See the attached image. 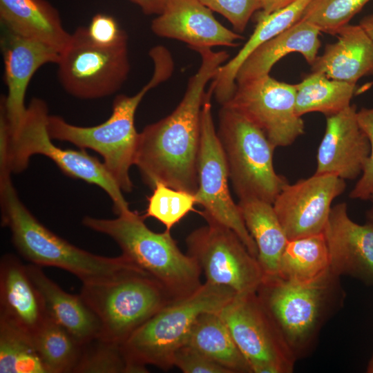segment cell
I'll list each match as a JSON object with an SVG mask.
<instances>
[{
  "instance_id": "8",
  "label": "cell",
  "mask_w": 373,
  "mask_h": 373,
  "mask_svg": "<svg viewBox=\"0 0 373 373\" xmlns=\"http://www.w3.org/2000/svg\"><path fill=\"white\" fill-rule=\"evenodd\" d=\"M82 284L79 294L100 322L99 337L119 344L173 303L162 285L142 269Z\"/></svg>"
},
{
  "instance_id": "41",
  "label": "cell",
  "mask_w": 373,
  "mask_h": 373,
  "mask_svg": "<svg viewBox=\"0 0 373 373\" xmlns=\"http://www.w3.org/2000/svg\"><path fill=\"white\" fill-rule=\"evenodd\" d=\"M359 25L373 40V13L363 17L359 22Z\"/></svg>"
},
{
  "instance_id": "14",
  "label": "cell",
  "mask_w": 373,
  "mask_h": 373,
  "mask_svg": "<svg viewBox=\"0 0 373 373\" xmlns=\"http://www.w3.org/2000/svg\"><path fill=\"white\" fill-rule=\"evenodd\" d=\"M296 84L269 75L236 84L227 106L259 128L276 148L287 146L305 133V123L296 113Z\"/></svg>"
},
{
  "instance_id": "34",
  "label": "cell",
  "mask_w": 373,
  "mask_h": 373,
  "mask_svg": "<svg viewBox=\"0 0 373 373\" xmlns=\"http://www.w3.org/2000/svg\"><path fill=\"white\" fill-rule=\"evenodd\" d=\"M370 0H312L301 19L320 32L336 35Z\"/></svg>"
},
{
  "instance_id": "38",
  "label": "cell",
  "mask_w": 373,
  "mask_h": 373,
  "mask_svg": "<svg viewBox=\"0 0 373 373\" xmlns=\"http://www.w3.org/2000/svg\"><path fill=\"white\" fill-rule=\"evenodd\" d=\"M87 31L93 41L101 46H112L128 38L117 21L111 16L97 14L91 19Z\"/></svg>"
},
{
  "instance_id": "35",
  "label": "cell",
  "mask_w": 373,
  "mask_h": 373,
  "mask_svg": "<svg viewBox=\"0 0 373 373\" xmlns=\"http://www.w3.org/2000/svg\"><path fill=\"white\" fill-rule=\"evenodd\" d=\"M211 10L225 17L234 30L242 32L252 15L261 9L260 0H198Z\"/></svg>"
},
{
  "instance_id": "39",
  "label": "cell",
  "mask_w": 373,
  "mask_h": 373,
  "mask_svg": "<svg viewBox=\"0 0 373 373\" xmlns=\"http://www.w3.org/2000/svg\"><path fill=\"white\" fill-rule=\"evenodd\" d=\"M137 4L146 15H160L167 0H130Z\"/></svg>"
},
{
  "instance_id": "27",
  "label": "cell",
  "mask_w": 373,
  "mask_h": 373,
  "mask_svg": "<svg viewBox=\"0 0 373 373\" xmlns=\"http://www.w3.org/2000/svg\"><path fill=\"white\" fill-rule=\"evenodd\" d=\"M186 345L198 350L229 373H252L249 363L219 312L201 314L192 327Z\"/></svg>"
},
{
  "instance_id": "7",
  "label": "cell",
  "mask_w": 373,
  "mask_h": 373,
  "mask_svg": "<svg viewBox=\"0 0 373 373\" xmlns=\"http://www.w3.org/2000/svg\"><path fill=\"white\" fill-rule=\"evenodd\" d=\"M49 116L46 102L33 97L21 122L10 133L9 164L11 172L23 171L32 155H42L50 159L68 176L103 189L111 198L116 215L131 211L123 191L103 162L88 155L85 150L64 149L52 142L48 130Z\"/></svg>"
},
{
  "instance_id": "36",
  "label": "cell",
  "mask_w": 373,
  "mask_h": 373,
  "mask_svg": "<svg viewBox=\"0 0 373 373\" xmlns=\"http://www.w3.org/2000/svg\"><path fill=\"white\" fill-rule=\"evenodd\" d=\"M358 122L366 134L370 144V155L360 178L350 193V198L369 200L373 191V107L357 111Z\"/></svg>"
},
{
  "instance_id": "16",
  "label": "cell",
  "mask_w": 373,
  "mask_h": 373,
  "mask_svg": "<svg viewBox=\"0 0 373 373\" xmlns=\"http://www.w3.org/2000/svg\"><path fill=\"white\" fill-rule=\"evenodd\" d=\"M1 49L4 62V80L8 88L3 96L6 117L12 133L27 109L25 97L29 82L43 65L57 64L60 53L52 47L2 27Z\"/></svg>"
},
{
  "instance_id": "21",
  "label": "cell",
  "mask_w": 373,
  "mask_h": 373,
  "mask_svg": "<svg viewBox=\"0 0 373 373\" xmlns=\"http://www.w3.org/2000/svg\"><path fill=\"white\" fill-rule=\"evenodd\" d=\"M336 36L337 41L327 44L317 56L311 65L312 72L351 84L373 75V40L363 28L348 23Z\"/></svg>"
},
{
  "instance_id": "29",
  "label": "cell",
  "mask_w": 373,
  "mask_h": 373,
  "mask_svg": "<svg viewBox=\"0 0 373 373\" xmlns=\"http://www.w3.org/2000/svg\"><path fill=\"white\" fill-rule=\"evenodd\" d=\"M296 113L303 115L319 112L326 117L339 113L350 105L357 91L356 84L332 79L312 73L296 84Z\"/></svg>"
},
{
  "instance_id": "1",
  "label": "cell",
  "mask_w": 373,
  "mask_h": 373,
  "mask_svg": "<svg viewBox=\"0 0 373 373\" xmlns=\"http://www.w3.org/2000/svg\"><path fill=\"white\" fill-rule=\"evenodd\" d=\"M201 57L198 71L189 79L175 109L139 133L135 164L143 182L153 189L162 182L195 194L201 139V112L208 82L229 57L224 50H194Z\"/></svg>"
},
{
  "instance_id": "43",
  "label": "cell",
  "mask_w": 373,
  "mask_h": 373,
  "mask_svg": "<svg viewBox=\"0 0 373 373\" xmlns=\"http://www.w3.org/2000/svg\"><path fill=\"white\" fill-rule=\"evenodd\" d=\"M367 373H373V354L368 363L367 371Z\"/></svg>"
},
{
  "instance_id": "11",
  "label": "cell",
  "mask_w": 373,
  "mask_h": 373,
  "mask_svg": "<svg viewBox=\"0 0 373 373\" xmlns=\"http://www.w3.org/2000/svg\"><path fill=\"white\" fill-rule=\"evenodd\" d=\"M219 314L252 373H291L296 358L256 292L236 294Z\"/></svg>"
},
{
  "instance_id": "20",
  "label": "cell",
  "mask_w": 373,
  "mask_h": 373,
  "mask_svg": "<svg viewBox=\"0 0 373 373\" xmlns=\"http://www.w3.org/2000/svg\"><path fill=\"white\" fill-rule=\"evenodd\" d=\"M44 299L26 265L15 256L0 261V319L32 336L48 318Z\"/></svg>"
},
{
  "instance_id": "42",
  "label": "cell",
  "mask_w": 373,
  "mask_h": 373,
  "mask_svg": "<svg viewBox=\"0 0 373 373\" xmlns=\"http://www.w3.org/2000/svg\"><path fill=\"white\" fill-rule=\"evenodd\" d=\"M369 200L372 202V206L366 213V218L367 222L373 225V191Z\"/></svg>"
},
{
  "instance_id": "2",
  "label": "cell",
  "mask_w": 373,
  "mask_h": 373,
  "mask_svg": "<svg viewBox=\"0 0 373 373\" xmlns=\"http://www.w3.org/2000/svg\"><path fill=\"white\" fill-rule=\"evenodd\" d=\"M154 72L149 82L135 95H117L110 117L93 126H79L58 115H50L48 130L52 140L68 142L81 149H91L103 158V163L123 192L133 190L131 167L135 164L139 133L135 126L137 108L149 90L168 79L174 63L166 52L151 56Z\"/></svg>"
},
{
  "instance_id": "28",
  "label": "cell",
  "mask_w": 373,
  "mask_h": 373,
  "mask_svg": "<svg viewBox=\"0 0 373 373\" xmlns=\"http://www.w3.org/2000/svg\"><path fill=\"white\" fill-rule=\"evenodd\" d=\"M331 272L323 233L288 240L281 256L277 276L295 284L314 283Z\"/></svg>"
},
{
  "instance_id": "9",
  "label": "cell",
  "mask_w": 373,
  "mask_h": 373,
  "mask_svg": "<svg viewBox=\"0 0 373 373\" xmlns=\"http://www.w3.org/2000/svg\"><path fill=\"white\" fill-rule=\"evenodd\" d=\"M218 120L217 133L239 200L256 198L273 204L287 183L274 167L276 147L259 128L229 106H222Z\"/></svg>"
},
{
  "instance_id": "24",
  "label": "cell",
  "mask_w": 373,
  "mask_h": 373,
  "mask_svg": "<svg viewBox=\"0 0 373 373\" xmlns=\"http://www.w3.org/2000/svg\"><path fill=\"white\" fill-rule=\"evenodd\" d=\"M1 27L44 43L61 53L71 34L58 10L46 0H0Z\"/></svg>"
},
{
  "instance_id": "13",
  "label": "cell",
  "mask_w": 373,
  "mask_h": 373,
  "mask_svg": "<svg viewBox=\"0 0 373 373\" xmlns=\"http://www.w3.org/2000/svg\"><path fill=\"white\" fill-rule=\"evenodd\" d=\"M186 238L187 254L204 273L206 282L228 287L236 294L256 292L263 271L256 257L231 229L211 220Z\"/></svg>"
},
{
  "instance_id": "5",
  "label": "cell",
  "mask_w": 373,
  "mask_h": 373,
  "mask_svg": "<svg viewBox=\"0 0 373 373\" xmlns=\"http://www.w3.org/2000/svg\"><path fill=\"white\" fill-rule=\"evenodd\" d=\"M256 293L296 361L314 347L322 327L342 307L345 295L340 277L332 272L307 285L264 276Z\"/></svg>"
},
{
  "instance_id": "33",
  "label": "cell",
  "mask_w": 373,
  "mask_h": 373,
  "mask_svg": "<svg viewBox=\"0 0 373 373\" xmlns=\"http://www.w3.org/2000/svg\"><path fill=\"white\" fill-rule=\"evenodd\" d=\"M148 202L144 217L157 220L167 231H171L174 225L193 211L197 204L195 194L173 189L162 182L155 184Z\"/></svg>"
},
{
  "instance_id": "15",
  "label": "cell",
  "mask_w": 373,
  "mask_h": 373,
  "mask_svg": "<svg viewBox=\"0 0 373 373\" xmlns=\"http://www.w3.org/2000/svg\"><path fill=\"white\" fill-rule=\"evenodd\" d=\"M343 179L315 174L284 185L273 207L288 240L323 233L332 201L345 189Z\"/></svg>"
},
{
  "instance_id": "23",
  "label": "cell",
  "mask_w": 373,
  "mask_h": 373,
  "mask_svg": "<svg viewBox=\"0 0 373 373\" xmlns=\"http://www.w3.org/2000/svg\"><path fill=\"white\" fill-rule=\"evenodd\" d=\"M320 32L318 28L300 19L256 48L240 67L236 84L269 75L280 59L293 52L301 54L312 65L321 47Z\"/></svg>"
},
{
  "instance_id": "22",
  "label": "cell",
  "mask_w": 373,
  "mask_h": 373,
  "mask_svg": "<svg viewBox=\"0 0 373 373\" xmlns=\"http://www.w3.org/2000/svg\"><path fill=\"white\" fill-rule=\"evenodd\" d=\"M27 272L39 291L48 316L67 330L81 344L100 336V322L80 294L63 290L42 271L41 267L26 265Z\"/></svg>"
},
{
  "instance_id": "4",
  "label": "cell",
  "mask_w": 373,
  "mask_h": 373,
  "mask_svg": "<svg viewBox=\"0 0 373 373\" xmlns=\"http://www.w3.org/2000/svg\"><path fill=\"white\" fill-rule=\"evenodd\" d=\"M145 218L131 211L114 219L85 216L82 223L111 238L122 255L162 285L173 303L189 297L202 285L200 267L179 249L171 231L155 232Z\"/></svg>"
},
{
  "instance_id": "19",
  "label": "cell",
  "mask_w": 373,
  "mask_h": 373,
  "mask_svg": "<svg viewBox=\"0 0 373 373\" xmlns=\"http://www.w3.org/2000/svg\"><path fill=\"white\" fill-rule=\"evenodd\" d=\"M211 11L198 0H167L162 12L153 20L151 30L159 37L186 43L193 50L238 46L243 37L222 25Z\"/></svg>"
},
{
  "instance_id": "32",
  "label": "cell",
  "mask_w": 373,
  "mask_h": 373,
  "mask_svg": "<svg viewBox=\"0 0 373 373\" xmlns=\"http://www.w3.org/2000/svg\"><path fill=\"white\" fill-rule=\"evenodd\" d=\"M74 373H131L122 344L99 336L82 345Z\"/></svg>"
},
{
  "instance_id": "10",
  "label": "cell",
  "mask_w": 373,
  "mask_h": 373,
  "mask_svg": "<svg viewBox=\"0 0 373 373\" xmlns=\"http://www.w3.org/2000/svg\"><path fill=\"white\" fill-rule=\"evenodd\" d=\"M56 64L59 82L71 96L81 99L110 96L120 89L130 71L128 38L101 46L91 40L86 27L79 26Z\"/></svg>"
},
{
  "instance_id": "30",
  "label": "cell",
  "mask_w": 373,
  "mask_h": 373,
  "mask_svg": "<svg viewBox=\"0 0 373 373\" xmlns=\"http://www.w3.org/2000/svg\"><path fill=\"white\" fill-rule=\"evenodd\" d=\"M32 340L47 373H74L82 344L63 327L48 316Z\"/></svg>"
},
{
  "instance_id": "40",
  "label": "cell",
  "mask_w": 373,
  "mask_h": 373,
  "mask_svg": "<svg viewBox=\"0 0 373 373\" xmlns=\"http://www.w3.org/2000/svg\"><path fill=\"white\" fill-rule=\"evenodd\" d=\"M261 4L260 15H267L283 8L296 0H260Z\"/></svg>"
},
{
  "instance_id": "17",
  "label": "cell",
  "mask_w": 373,
  "mask_h": 373,
  "mask_svg": "<svg viewBox=\"0 0 373 373\" xmlns=\"http://www.w3.org/2000/svg\"><path fill=\"white\" fill-rule=\"evenodd\" d=\"M323 233L331 272L373 285V225L354 222L347 204L341 202L332 207Z\"/></svg>"
},
{
  "instance_id": "12",
  "label": "cell",
  "mask_w": 373,
  "mask_h": 373,
  "mask_svg": "<svg viewBox=\"0 0 373 373\" xmlns=\"http://www.w3.org/2000/svg\"><path fill=\"white\" fill-rule=\"evenodd\" d=\"M213 89L206 92L201 112V139L198 157V187L195 193L197 204L205 220L216 221L232 229L249 252L258 257V248L246 227L239 207L229 189V171L221 142L216 129L211 98Z\"/></svg>"
},
{
  "instance_id": "18",
  "label": "cell",
  "mask_w": 373,
  "mask_h": 373,
  "mask_svg": "<svg viewBox=\"0 0 373 373\" xmlns=\"http://www.w3.org/2000/svg\"><path fill=\"white\" fill-rule=\"evenodd\" d=\"M326 117L315 174H332L344 180L356 179L361 175L370 152L369 140L357 120L356 106L350 104Z\"/></svg>"
},
{
  "instance_id": "6",
  "label": "cell",
  "mask_w": 373,
  "mask_h": 373,
  "mask_svg": "<svg viewBox=\"0 0 373 373\" xmlns=\"http://www.w3.org/2000/svg\"><path fill=\"white\" fill-rule=\"evenodd\" d=\"M236 294L205 281L189 297L162 308L122 344L131 373L148 372L149 365L164 371L172 368L175 354L186 344L197 318L204 312H219Z\"/></svg>"
},
{
  "instance_id": "25",
  "label": "cell",
  "mask_w": 373,
  "mask_h": 373,
  "mask_svg": "<svg viewBox=\"0 0 373 373\" xmlns=\"http://www.w3.org/2000/svg\"><path fill=\"white\" fill-rule=\"evenodd\" d=\"M312 0H296L287 6L267 15H258L254 32L238 54L222 64L211 86L218 103L225 104L232 97L237 73L243 62L260 46L299 21Z\"/></svg>"
},
{
  "instance_id": "26",
  "label": "cell",
  "mask_w": 373,
  "mask_h": 373,
  "mask_svg": "<svg viewBox=\"0 0 373 373\" xmlns=\"http://www.w3.org/2000/svg\"><path fill=\"white\" fill-rule=\"evenodd\" d=\"M247 229L258 248L257 259L264 276H277L280 260L288 238L273 204L256 198L238 203Z\"/></svg>"
},
{
  "instance_id": "37",
  "label": "cell",
  "mask_w": 373,
  "mask_h": 373,
  "mask_svg": "<svg viewBox=\"0 0 373 373\" xmlns=\"http://www.w3.org/2000/svg\"><path fill=\"white\" fill-rule=\"evenodd\" d=\"M184 373H229L198 350L184 345L175 354L173 367Z\"/></svg>"
},
{
  "instance_id": "3",
  "label": "cell",
  "mask_w": 373,
  "mask_h": 373,
  "mask_svg": "<svg viewBox=\"0 0 373 373\" xmlns=\"http://www.w3.org/2000/svg\"><path fill=\"white\" fill-rule=\"evenodd\" d=\"M1 221L19 253L32 264L67 271L82 283L141 269L124 255L110 258L83 250L42 224L21 202L10 178L0 180Z\"/></svg>"
},
{
  "instance_id": "31",
  "label": "cell",
  "mask_w": 373,
  "mask_h": 373,
  "mask_svg": "<svg viewBox=\"0 0 373 373\" xmlns=\"http://www.w3.org/2000/svg\"><path fill=\"white\" fill-rule=\"evenodd\" d=\"M0 373H47L32 336L1 319Z\"/></svg>"
}]
</instances>
